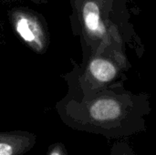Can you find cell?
<instances>
[{
	"mask_svg": "<svg viewBox=\"0 0 156 155\" xmlns=\"http://www.w3.org/2000/svg\"><path fill=\"white\" fill-rule=\"evenodd\" d=\"M8 20L14 34L30 50L45 54L50 45V35L44 16L28 7H13Z\"/></svg>",
	"mask_w": 156,
	"mask_h": 155,
	"instance_id": "cell-4",
	"label": "cell"
},
{
	"mask_svg": "<svg viewBox=\"0 0 156 155\" xmlns=\"http://www.w3.org/2000/svg\"><path fill=\"white\" fill-rule=\"evenodd\" d=\"M72 31L80 37L83 57L104 52L124 51L117 24L106 17L97 0H69Z\"/></svg>",
	"mask_w": 156,
	"mask_h": 155,
	"instance_id": "cell-2",
	"label": "cell"
},
{
	"mask_svg": "<svg viewBox=\"0 0 156 155\" xmlns=\"http://www.w3.org/2000/svg\"><path fill=\"white\" fill-rule=\"evenodd\" d=\"M13 1H27V2H32L34 4H45L49 0H13Z\"/></svg>",
	"mask_w": 156,
	"mask_h": 155,
	"instance_id": "cell-8",
	"label": "cell"
},
{
	"mask_svg": "<svg viewBox=\"0 0 156 155\" xmlns=\"http://www.w3.org/2000/svg\"><path fill=\"white\" fill-rule=\"evenodd\" d=\"M46 155H69V153L66 146L62 143L58 142L49 145Z\"/></svg>",
	"mask_w": 156,
	"mask_h": 155,
	"instance_id": "cell-7",
	"label": "cell"
},
{
	"mask_svg": "<svg viewBox=\"0 0 156 155\" xmlns=\"http://www.w3.org/2000/svg\"><path fill=\"white\" fill-rule=\"evenodd\" d=\"M110 155H137L132 145L126 140L115 142L112 148Z\"/></svg>",
	"mask_w": 156,
	"mask_h": 155,
	"instance_id": "cell-6",
	"label": "cell"
},
{
	"mask_svg": "<svg viewBox=\"0 0 156 155\" xmlns=\"http://www.w3.org/2000/svg\"><path fill=\"white\" fill-rule=\"evenodd\" d=\"M56 111L62 122L73 130L109 140H126L146 131L151 96L127 90L118 81L89 97L66 94L56 103Z\"/></svg>",
	"mask_w": 156,
	"mask_h": 155,
	"instance_id": "cell-1",
	"label": "cell"
},
{
	"mask_svg": "<svg viewBox=\"0 0 156 155\" xmlns=\"http://www.w3.org/2000/svg\"><path fill=\"white\" fill-rule=\"evenodd\" d=\"M37 143V135L25 131L0 132V155H24Z\"/></svg>",
	"mask_w": 156,
	"mask_h": 155,
	"instance_id": "cell-5",
	"label": "cell"
},
{
	"mask_svg": "<svg viewBox=\"0 0 156 155\" xmlns=\"http://www.w3.org/2000/svg\"><path fill=\"white\" fill-rule=\"evenodd\" d=\"M128 69L124 51L104 52L83 57L80 65H75L64 75L68 84L67 94L75 98L91 96L120 80Z\"/></svg>",
	"mask_w": 156,
	"mask_h": 155,
	"instance_id": "cell-3",
	"label": "cell"
}]
</instances>
